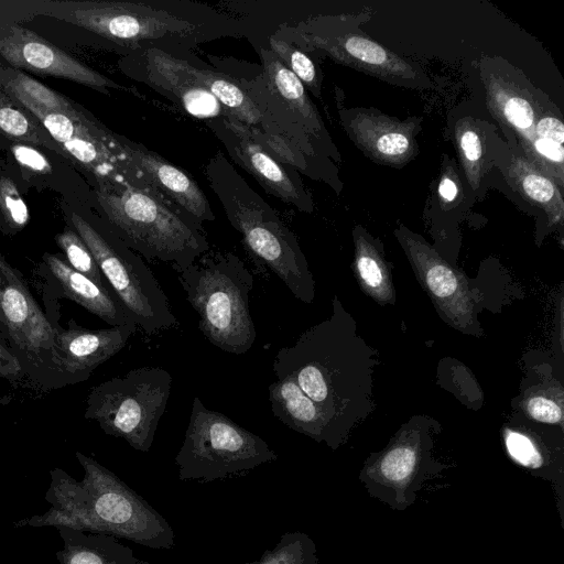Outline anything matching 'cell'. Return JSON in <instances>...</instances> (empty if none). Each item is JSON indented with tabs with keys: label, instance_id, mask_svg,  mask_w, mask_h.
Wrapping results in <instances>:
<instances>
[{
	"label": "cell",
	"instance_id": "cell-41",
	"mask_svg": "<svg viewBox=\"0 0 564 564\" xmlns=\"http://www.w3.org/2000/svg\"><path fill=\"white\" fill-rule=\"evenodd\" d=\"M0 378L6 379L10 382H19L25 375L23 369L18 360V358L13 355V352L9 349L6 341L0 337Z\"/></svg>",
	"mask_w": 564,
	"mask_h": 564
},
{
	"label": "cell",
	"instance_id": "cell-34",
	"mask_svg": "<svg viewBox=\"0 0 564 564\" xmlns=\"http://www.w3.org/2000/svg\"><path fill=\"white\" fill-rule=\"evenodd\" d=\"M0 131L6 137L42 144L40 128L25 109L0 89Z\"/></svg>",
	"mask_w": 564,
	"mask_h": 564
},
{
	"label": "cell",
	"instance_id": "cell-33",
	"mask_svg": "<svg viewBox=\"0 0 564 564\" xmlns=\"http://www.w3.org/2000/svg\"><path fill=\"white\" fill-rule=\"evenodd\" d=\"M269 44L270 51L281 63L299 78L304 87L319 98L322 79L314 62L306 53L292 43L274 36L269 39Z\"/></svg>",
	"mask_w": 564,
	"mask_h": 564
},
{
	"label": "cell",
	"instance_id": "cell-8",
	"mask_svg": "<svg viewBox=\"0 0 564 564\" xmlns=\"http://www.w3.org/2000/svg\"><path fill=\"white\" fill-rule=\"evenodd\" d=\"M438 430L433 419L423 416L402 425L388 446L372 454L360 471L369 495L393 510L411 506L423 484L447 467L432 455L433 435Z\"/></svg>",
	"mask_w": 564,
	"mask_h": 564
},
{
	"label": "cell",
	"instance_id": "cell-30",
	"mask_svg": "<svg viewBox=\"0 0 564 564\" xmlns=\"http://www.w3.org/2000/svg\"><path fill=\"white\" fill-rule=\"evenodd\" d=\"M455 142L466 178L473 189H477L484 175L485 143L475 121L467 117L455 126Z\"/></svg>",
	"mask_w": 564,
	"mask_h": 564
},
{
	"label": "cell",
	"instance_id": "cell-17",
	"mask_svg": "<svg viewBox=\"0 0 564 564\" xmlns=\"http://www.w3.org/2000/svg\"><path fill=\"white\" fill-rule=\"evenodd\" d=\"M209 127L226 145L232 159L268 193L302 212H312L311 197L300 180L292 176L281 163L254 142L241 122L225 115L218 121H209Z\"/></svg>",
	"mask_w": 564,
	"mask_h": 564
},
{
	"label": "cell",
	"instance_id": "cell-35",
	"mask_svg": "<svg viewBox=\"0 0 564 564\" xmlns=\"http://www.w3.org/2000/svg\"><path fill=\"white\" fill-rule=\"evenodd\" d=\"M55 241L64 252L65 260L75 271L90 279L99 286L112 291L91 252L74 229L66 227L55 236Z\"/></svg>",
	"mask_w": 564,
	"mask_h": 564
},
{
	"label": "cell",
	"instance_id": "cell-9",
	"mask_svg": "<svg viewBox=\"0 0 564 564\" xmlns=\"http://www.w3.org/2000/svg\"><path fill=\"white\" fill-rule=\"evenodd\" d=\"M42 311L18 269L0 252V333L25 378L55 389L53 352L56 326Z\"/></svg>",
	"mask_w": 564,
	"mask_h": 564
},
{
	"label": "cell",
	"instance_id": "cell-22",
	"mask_svg": "<svg viewBox=\"0 0 564 564\" xmlns=\"http://www.w3.org/2000/svg\"><path fill=\"white\" fill-rule=\"evenodd\" d=\"M486 101L492 116L518 138L521 152L534 140V126L542 115L529 88L508 73L488 72L484 76Z\"/></svg>",
	"mask_w": 564,
	"mask_h": 564
},
{
	"label": "cell",
	"instance_id": "cell-26",
	"mask_svg": "<svg viewBox=\"0 0 564 564\" xmlns=\"http://www.w3.org/2000/svg\"><path fill=\"white\" fill-rule=\"evenodd\" d=\"M58 531L63 547L56 557L61 564H148L115 536L68 528Z\"/></svg>",
	"mask_w": 564,
	"mask_h": 564
},
{
	"label": "cell",
	"instance_id": "cell-25",
	"mask_svg": "<svg viewBox=\"0 0 564 564\" xmlns=\"http://www.w3.org/2000/svg\"><path fill=\"white\" fill-rule=\"evenodd\" d=\"M183 65L192 78L217 99L226 116L238 120L247 128L282 134L250 99L237 79L209 69L197 68L186 61H183Z\"/></svg>",
	"mask_w": 564,
	"mask_h": 564
},
{
	"label": "cell",
	"instance_id": "cell-2",
	"mask_svg": "<svg viewBox=\"0 0 564 564\" xmlns=\"http://www.w3.org/2000/svg\"><path fill=\"white\" fill-rule=\"evenodd\" d=\"M76 457L84 478L76 481L59 468L51 470L45 500L51 508L17 527L68 528L128 539L152 549H172L167 521L113 473L80 452Z\"/></svg>",
	"mask_w": 564,
	"mask_h": 564
},
{
	"label": "cell",
	"instance_id": "cell-4",
	"mask_svg": "<svg viewBox=\"0 0 564 564\" xmlns=\"http://www.w3.org/2000/svg\"><path fill=\"white\" fill-rule=\"evenodd\" d=\"M97 199L120 239L149 260L167 262L180 272L208 250L198 227L150 192L137 187L98 189Z\"/></svg>",
	"mask_w": 564,
	"mask_h": 564
},
{
	"label": "cell",
	"instance_id": "cell-10",
	"mask_svg": "<svg viewBox=\"0 0 564 564\" xmlns=\"http://www.w3.org/2000/svg\"><path fill=\"white\" fill-rule=\"evenodd\" d=\"M46 129L51 137L95 176L99 191L119 192L137 187L149 192L141 172L130 162L121 137L74 109L69 112L47 111L20 104Z\"/></svg>",
	"mask_w": 564,
	"mask_h": 564
},
{
	"label": "cell",
	"instance_id": "cell-11",
	"mask_svg": "<svg viewBox=\"0 0 564 564\" xmlns=\"http://www.w3.org/2000/svg\"><path fill=\"white\" fill-rule=\"evenodd\" d=\"M262 72L237 79L250 99L303 152L314 158L329 153L330 139L304 85L270 50L261 48Z\"/></svg>",
	"mask_w": 564,
	"mask_h": 564
},
{
	"label": "cell",
	"instance_id": "cell-31",
	"mask_svg": "<svg viewBox=\"0 0 564 564\" xmlns=\"http://www.w3.org/2000/svg\"><path fill=\"white\" fill-rule=\"evenodd\" d=\"M19 104H30L47 111L69 112L72 102L55 90L23 73H17L3 84Z\"/></svg>",
	"mask_w": 564,
	"mask_h": 564
},
{
	"label": "cell",
	"instance_id": "cell-38",
	"mask_svg": "<svg viewBox=\"0 0 564 564\" xmlns=\"http://www.w3.org/2000/svg\"><path fill=\"white\" fill-rule=\"evenodd\" d=\"M522 408L527 415L536 422L563 426L562 405L545 394H531L523 401Z\"/></svg>",
	"mask_w": 564,
	"mask_h": 564
},
{
	"label": "cell",
	"instance_id": "cell-27",
	"mask_svg": "<svg viewBox=\"0 0 564 564\" xmlns=\"http://www.w3.org/2000/svg\"><path fill=\"white\" fill-rule=\"evenodd\" d=\"M506 171L512 187L530 204L543 209L550 225H562L564 202L553 180L538 170L522 153L511 155Z\"/></svg>",
	"mask_w": 564,
	"mask_h": 564
},
{
	"label": "cell",
	"instance_id": "cell-42",
	"mask_svg": "<svg viewBox=\"0 0 564 564\" xmlns=\"http://www.w3.org/2000/svg\"><path fill=\"white\" fill-rule=\"evenodd\" d=\"M458 194L456 181L451 174H444L438 184V195L444 203L453 202Z\"/></svg>",
	"mask_w": 564,
	"mask_h": 564
},
{
	"label": "cell",
	"instance_id": "cell-36",
	"mask_svg": "<svg viewBox=\"0 0 564 564\" xmlns=\"http://www.w3.org/2000/svg\"><path fill=\"white\" fill-rule=\"evenodd\" d=\"M248 564H316V549L307 535L289 533L259 561Z\"/></svg>",
	"mask_w": 564,
	"mask_h": 564
},
{
	"label": "cell",
	"instance_id": "cell-21",
	"mask_svg": "<svg viewBox=\"0 0 564 564\" xmlns=\"http://www.w3.org/2000/svg\"><path fill=\"white\" fill-rule=\"evenodd\" d=\"M42 260L47 276L59 289L62 297L74 301L111 327L137 324L112 291L75 271L64 258L45 252Z\"/></svg>",
	"mask_w": 564,
	"mask_h": 564
},
{
	"label": "cell",
	"instance_id": "cell-29",
	"mask_svg": "<svg viewBox=\"0 0 564 564\" xmlns=\"http://www.w3.org/2000/svg\"><path fill=\"white\" fill-rule=\"evenodd\" d=\"M503 442L510 458L518 465L552 482L561 477L543 445L529 433L506 427Z\"/></svg>",
	"mask_w": 564,
	"mask_h": 564
},
{
	"label": "cell",
	"instance_id": "cell-16",
	"mask_svg": "<svg viewBox=\"0 0 564 564\" xmlns=\"http://www.w3.org/2000/svg\"><path fill=\"white\" fill-rule=\"evenodd\" d=\"M137 324L88 329L69 319L56 326L53 352L55 389L88 379L101 364L118 354L137 330Z\"/></svg>",
	"mask_w": 564,
	"mask_h": 564
},
{
	"label": "cell",
	"instance_id": "cell-40",
	"mask_svg": "<svg viewBox=\"0 0 564 564\" xmlns=\"http://www.w3.org/2000/svg\"><path fill=\"white\" fill-rule=\"evenodd\" d=\"M534 134L538 138L547 139L558 144H563L564 124L561 118L542 113L535 122Z\"/></svg>",
	"mask_w": 564,
	"mask_h": 564
},
{
	"label": "cell",
	"instance_id": "cell-32",
	"mask_svg": "<svg viewBox=\"0 0 564 564\" xmlns=\"http://www.w3.org/2000/svg\"><path fill=\"white\" fill-rule=\"evenodd\" d=\"M245 126V124H243ZM249 137L262 147L273 159L282 165L300 171L311 177L314 176L310 160L312 156L303 152L295 143L279 133L263 132L245 126Z\"/></svg>",
	"mask_w": 564,
	"mask_h": 564
},
{
	"label": "cell",
	"instance_id": "cell-23",
	"mask_svg": "<svg viewBox=\"0 0 564 564\" xmlns=\"http://www.w3.org/2000/svg\"><path fill=\"white\" fill-rule=\"evenodd\" d=\"M145 61L148 82L171 93L189 115L202 119L225 116L217 99L185 70L183 59L151 47L145 51Z\"/></svg>",
	"mask_w": 564,
	"mask_h": 564
},
{
	"label": "cell",
	"instance_id": "cell-39",
	"mask_svg": "<svg viewBox=\"0 0 564 564\" xmlns=\"http://www.w3.org/2000/svg\"><path fill=\"white\" fill-rule=\"evenodd\" d=\"M11 150L17 161L29 170L41 174H46L52 171L45 156L35 149L24 144H15Z\"/></svg>",
	"mask_w": 564,
	"mask_h": 564
},
{
	"label": "cell",
	"instance_id": "cell-14",
	"mask_svg": "<svg viewBox=\"0 0 564 564\" xmlns=\"http://www.w3.org/2000/svg\"><path fill=\"white\" fill-rule=\"evenodd\" d=\"M395 235L442 318L463 333L477 335L480 329L474 316L475 300L466 278L406 228Z\"/></svg>",
	"mask_w": 564,
	"mask_h": 564
},
{
	"label": "cell",
	"instance_id": "cell-7",
	"mask_svg": "<svg viewBox=\"0 0 564 564\" xmlns=\"http://www.w3.org/2000/svg\"><path fill=\"white\" fill-rule=\"evenodd\" d=\"M70 223L138 326L151 335L176 325V317L156 278L121 239L106 235L76 213L70 215Z\"/></svg>",
	"mask_w": 564,
	"mask_h": 564
},
{
	"label": "cell",
	"instance_id": "cell-18",
	"mask_svg": "<svg viewBox=\"0 0 564 564\" xmlns=\"http://www.w3.org/2000/svg\"><path fill=\"white\" fill-rule=\"evenodd\" d=\"M0 55L13 67L65 78L96 89L121 88L108 77L21 25L0 39Z\"/></svg>",
	"mask_w": 564,
	"mask_h": 564
},
{
	"label": "cell",
	"instance_id": "cell-6",
	"mask_svg": "<svg viewBox=\"0 0 564 564\" xmlns=\"http://www.w3.org/2000/svg\"><path fill=\"white\" fill-rule=\"evenodd\" d=\"M173 378L161 367H140L89 391L85 419L132 448L148 452L171 394Z\"/></svg>",
	"mask_w": 564,
	"mask_h": 564
},
{
	"label": "cell",
	"instance_id": "cell-15",
	"mask_svg": "<svg viewBox=\"0 0 564 564\" xmlns=\"http://www.w3.org/2000/svg\"><path fill=\"white\" fill-rule=\"evenodd\" d=\"M74 19L79 26L127 46L189 35L195 30L191 22L141 3L94 2L76 9Z\"/></svg>",
	"mask_w": 564,
	"mask_h": 564
},
{
	"label": "cell",
	"instance_id": "cell-12",
	"mask_svg": "<svg viewBox=\"0 0 564 564\" xmlns=\"http://www.w3.org/2000/svg\"><path fill=\"white\" fill-rule=\"evenodd\" d=\"M212 186L250 252L278 275L296 299L311 304L315 297V282L295 236L270 207L246 203L237 194Z\"/></svg>",
	"mask_w": 564,
	"mask_h": 564
},
{
	"label": "cell",
	"instance_id": "cell-43",
	"mask_svg": "<svg viewBox=\"0 0 564 564\" xmlns=\"http://www.w3.org/2000/svg\"><path fill=\"white\" fill-rule=\"evenodd\" d=\"M0 337L3 339V337H2V335H1V333H0Z\"/></svg>",
	"mask_w": 564,
	"mask_h": 564
},
{
	"label": "cell",
	"instance_id": "cell-3",
	"mask_svg": "<svg viewBox=\"0 0 564 564\" xmlns=\"http://www.w3.org/2000/svg\"><path fill=\"white\" fill-rule=\"evenodd\" d=\"M186 299L205 338L220 350L242 355L256 340L249 308L253 276L232 252L204 253L178 272Z\"/></svg>",
	"mask_w": 564,
	"mask_h": 564
},
{
	"label": "cell",
	"instance_id": "cell-13",
	"mask_svg": "<svg viewBox=\"0 0 564 564\" xmlns=\"http://www.w3.org/2000/svg\"><path fill=\"white\" fill-rule=\"evenodd\" d=\"M279 34V39L302 51L323 53L336 63L386 82L404 85L421 79L412 64L364 34L326 31L315 20L281 26Z\"/></svg>",
	"mask_w": 564,
	"mask_h": 564
},
{
	"label": "cell",
	"instance_id": "cell-28",
	"mask_svg": "<svg viewBox=\"0 0 564 564\" xmlns=\"http://www.w3.org/2000/svg\"><path fill=\"white\" fill-rule=\"evenodd\" d=\"M355 273L362 291L380 305H393L395 292L391 270L378 242L362 230L354 232Z\"/></svg>",
	"mask_w": 564,
	"mask_h": 564
},
{
	"label": "cell",
	"instance_id": "cell-24",
	"mask_svg": "<svg viewBox=\"0 0 564 564\" xmlns=\"http://www.w3.org/2000/svg\"><path fill=\"white\" fill-rule=\"evenodd\" d=\"M269 400L275 417L290 429L329 446L325 415L290 378H280L269 386Z\"/></svg>",
	"mask_w": 564,
	"mask_h": 564
},
{
	"label": "cell",
	"instance_id": "cell-37",
	"mask_svg": "<svg viewBox=\"0 0 564 564\" xmlns=\"http://www.w3.org/2000/svg\"><path fill=\"white\" fill-rule=\"evenodd\" d=\"M0 209L11 229L20 230L29 223V209L14 182L6 176L0 177Z\"/></svg>",
	"mask_w": 564,
	"mask_h": 564
},
{
	"label": "cell",
	"instance_id": "cell-5",
	"mask_svg": "<svg viewBox=\"0 0 564 564\" xmlns=\"http://www.w3.org/2000/svg\"><path fill=\"white\" fill-rule=\"evenodd\" d=\"M276 453L254 433L195 397L184 441L175 456L182 480L214 481L240 476L275 460Z\"/></svg>",
	"mask_w": 564,
	"mask_h": 564
},
{
	"label": "cell",
	"instance_id": "cell-1",
	"mask_svg": "<svg viewBox=\"0 0 564 564\" xmlns=\"http://www.w3.org/2000/svg\"><path fill=\"white\" fill-rule=\"evenodd\" d=\"M377 352L357 334L354 317L334 296L328 318L304 330L275 354L278 379L294 380L326 417L329 446L337 449L375 409Z\"/></svg>",
	"mask_w": 564,
	"mask_h": 564
},
{
	"label": "cell",
	"instance_id": "cell-20",
	"mask_svg": "<svg viewBox=\"0 0 564 564\" xmlns=\"http://www.w3.org/2000/svg\"><path fill=\"white\" fill-rule=\"evenodd\" d=\"M121 140L130 162L141 172L150 193L162 202L178 206L197 225L215 220L208 199L191 176L139 144L123 138Z\"/></svg>",
	"mask_w": 564,
	"mask_h": 564
},
{
	"label": "cell",
	"instance_id": "cell-19",
	"mask_svg": "<svg viewBox=\"0 0 564 564\" xmlns=\"http://www.w3.org/2000/svg\"><path fill=\"white\" fill-rule=\"evenodd\" d=\"M340 117L354 143L377 163L401 166L417 152L414 121H400L367 109L344 110Z\"/></svg>",
	"mask_w": 564,
	"mask_h": 564
}]
</instances>
